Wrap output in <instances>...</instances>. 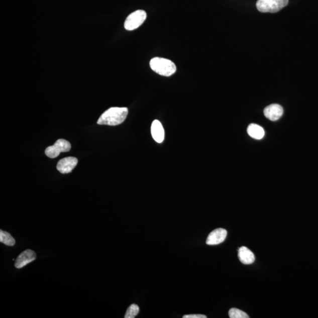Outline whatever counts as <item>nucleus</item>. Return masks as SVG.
Listing matches in <instances>:
<instances>
[{
    "label": "nucleus",
    "instance_id": "obj_6",
    "mask_svg": "<svg viewBox=\"0 0 318 318\" xmlns=\"http://www.w3.org/2000/svg\"><path fill=\"white\" fill-rule=\"evenodd\" d=\"M78 163V159L74 157H67L61 159L57 163V169L61 173L66 174L72 172Z\"/></svg>",
    "mask_w": 318,
    "mask_h": 318
},
{
    "label": "nucleus",
    "instance_id": "obj_15",
    "mask_svg": "<svg viewBox=\"0 0 318 318\" xmlns=\"http://www.w3.org/2000/svg\"><path fill=\"white\" fill-rule=\"evenodd\" d=\"M139 307L136 304H132L128 307L125 314V318H134L139 312Z\"/></svg>",
    "mask_w": 318,
    "mask_h": 318
},
{
    "label": "nucleus",
    "instance_id": "obj_8",
    "mask_svg": "<svg viewBox=\"0 0 318 318\" xmlns=\"http://www.w3.org/2000/svg\"><path fill=\"white\" fill-rule=\"evenodd\" d=\"M36 259V254L32 250L27 249L22 253L16 260L15 266L17 269H21L28 265Z\"/></svg>",
    "mask_w": 318,
    "mask_h": 318
},
{
    "label": "nucleus",
    "instance_id": "obj_11",
    "mask_svg": "<svg viewBox=\"0 0 318 318\" xmlns=\"http://www.w3.org/2000/svg\"><path fill=\"white\" fill-rule=\"evenodd\" d=\"M151 132L153 138L157 143L163 142L165 139V131L163 126L159 121H153L151 127Z\"/></svg>",
    "mask_w": 318,
    "mask_h": 318
},
{
    "label": "nucleus",
    "instance_id": "obj_4",
    "mask_svg": "<svg viewBox=\"0 0 318 318\" xmlns=\"http://www.w3.org/2000/svg\"><path fill=\"white\" fill-rule=\"evenodd\" d=\"M147 14L144 10H137L130 15L125 20V28L129 31L138 29L145 22Z\"/></svg>",
    "mask_w": 318,
    "mask_h": 318
},
{
    "label": "nucleus",
    "instance_id": "obj_14",
    "mask_svg": "<svg viewBox=\"0 0 318 318\" xmlns=\"http://www.w3.org/2000/svg\"><path fill=\"white\" fill-rule=\"evenodd\" d=\"M229 316L231 318H249L248 314L240 309L232 308L229 311Z\"/></svg>",
    "mask_w": 318,
    "mask_h": 318
},
{
    "label": "nucleus",
    "instance_id": "obj_13",
    "mask_svg": "<svg viewBox=\"0 0 318 318\" xmlns=\"http://www.w3.org/2000/svg\"><path fill=\"white\" fill-rule=\"evenodd\" d=\"M0 242L6 245L13 246L15 245V239L8 232L0 231Z\"/></svg>",
    "mask_w": 318,
    "mask_h": 318
},
{
    "label": "nucleus",
    "instance_id": "obj_12",
    "mask_svg": "<svg viewBox=\"0 0 318 318\" xmlns=\"http://www.w3.org/2000/svg\"><path fill=\"white\" fill-rule=\"evenodd\" d=\"M248 133L251 138L260 140L263 138L265 135L264 130L259 125L256 124H251L248 126Z\"/></svg>",
    "mask_w": 318,
    "mask_h": 318
},
{
    "label": "nucleus",
    "instance_id": "obj_9",
    "mask_svg": "<svg viewBox=\"0 0 318 318\" xmlns=\"http://www.w3.org/2000/svg\"><path fill=\"white\" fill-rule=\"evenodd\" d=\"M264 115L266 118L271 121H278L283 114V108L281 105L273 104L267 106L265 109Z\"/></svg>",
    "mask_w": 318,
    "mask_h": 318
},
{
    "label": "nucleus",
    "instance_id": "obj_3",
    "mask_svg": "<svg viewBox=\"0 0 318 318\" xmlns=\"http://www.w3.org/2000/svg\"><path fill=\"white\" fill-rule=\"evenodd\" d=\"M289 0H258L256 8L260 12H278L288 5Z\"/></svg>",
    "mask_w": 318,
    "mask_h": 318
},
{
    "label": "nucleus",
    "instance_id": "obj_10",
    "mask_svg": "<svg viewBox=\"0 0 318 318\" xmlns=\"http://www.w3.org/2000/svg\"><path fill=\"white\" fill-rule=\"evenodd\" d=\"M238 257L243 264L245 265L252 264L255 261L254 253L245 246L238 249Z\"/></svg>",
    "mask_w": 318,
    "mask_h": 318
},
{
    "label": "nucleus",
    "instance_id": "obj_2",
    "mask_svg": "<svg viewBox=\"0 0 318 318\" xmlns=\"http://www.w3.org/2000/svg\"><path fill=\"white\" fill-rule=\"evenodd\" d=\"M150 66L155 72L163 76H172L176 71V65L172 61L163 58H153L150 61Z\"/></svg>",
    "mask_w": 318,
    "mask_h": 318
},
{
    "label": "nucleus",
    "instance_id": "obj_16",
    "mask_svg": "<svg viewBox=\"0 0 318 318\" xmlns=\"http://www.w3.org/2000/svg\"><path fill=\"white\" fill-rule=\"evenodd\" d=\"M183 318H206L207 316L203 315V314H187V315H184Z\"/></svg>",
    "mask_w": 318,
    "mask_h": 318
},
{
    "label": "nucleus",
    "instance_id": "obj_5",
    "mask_svg": "<svg viewBox=\"0 0 318 318\" xmlns=\"http://www.w3.org/2000/svg\"><path fill=\"white\" fill-rule=\"evenodd\" d=\"M70 149V142L64 139H59L53 146L48 147L45 153L50 158L54 159L59 156L61 152H69Z\"/></svg>",
    "mask_w": 318,
    "mask_h": 318
},
{
    "label": "nucleus",
    "instance_id": "obj_7",
    "mask_svg": "<svg viewBox=\"0 0 318 318\" xmlns=\"http://www.w3.org/2000/svg\"><path fill=\"white\" fill-rule=\"evenodd\" d=\"M227 231L224 229L219 228L215 229L208 235L206 239V244L208 245H217L224 242L227 237Z\"/></svg>",
    "mask_w": 318,
    "mask_h": 318
},
{
    "label": "nucleus",
    "instance_id": "obj_1",
    "mask_svg": "<svg viewBox=\"0 0 318 318\" xmlns=\"http://www.w3.org/2000/svg\"><path fill=\"white\" fill-rule=\"evenodd\" d=\"M128 115L126 108H111L102 114L97 121L98 125L117 126L125 121Z\"/></svg>",
    "mask_w": 318,
    "mask_h": 318
}]
</instances>
